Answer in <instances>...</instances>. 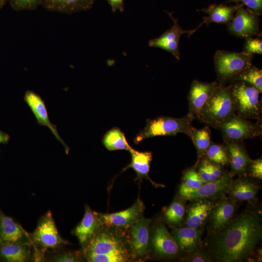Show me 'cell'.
<instances>
[{"label":"cell","mask_w":262,"mask_h":262,"mask_svg":"<svg viewBox=\"0 0 262 262\" xmlns=\"http://www.w3.org/2000/svg\"><path fill=\"white\" fill-rule=\"evenodd\" d=\"M262 236L259 212L246 210L232 219L213 239L212 253L220 262H239L252 254Z\"/></svg>","instance_id":"cell-1"},{"label":"cell","mask_w":262,"mask_h":262,"mask_svg":"<svg viewBox=\"0 0 262 262\" xmlns=\"http://www.w3.org/2000/svg\"><path fill=\"white\" fill-rule=\"evenodd\" d=\"M83 246V254L90 262H125L130 254L118 234L100 229Z\"/></svg>","instance_id":"cell-2"},{"label":"cell","mask_w":262,"mask_h":262,"mask_svg":"<svg viewBox=\"0 0 262 262\" xmlns=\"http://www.w3.org/2000/svg\"><path fill=\"white\" fill-rule=\"evenodd\" d=\"M236 115V108L229 85L219 83L205 104L196 119L214 128Z\"/></svg>","instance_id":"cell-3"},{"label":"cell","mask_w":262,"mask_h":262,"mask_svg":"<svg viewBox=\"0 0 262 262\" xmlns=\"http://www.w3.org/2000/svg\"><path fill=\"white\" fill-rule=\"evenodd\" d=\"M29 236L33 250V260L37 262L44 260L48 250L58 249L68 244L59 234L50 211L40 218L34 230Z\"/></svg>","instance_id":"cell-4"},{"label":"cell","mask_w":262,"mask_h":262,"mask_svg":"<svg viewBox=\"0 0 262 262\" xmlns=\"http://www.w3.org/2000/svg\"><path fill=\"white\" fill-rule=\"evenodd\" d=\"M193 119L187 115L181 118L161 116L154 119H147L145 128L140 131L133 140L139 144L142 140L158 136H174L179 133L185 134L190 138L194 128Z\"/></svg>","instance_id":"cell-5"},{"label":"cell","mask_w":262,"mask_h":262,"mask_svg":"<svg viewBox=\"0 0 262 262\" xmlns=\"http://www.w3.org/2000/svg\"><path fill=\"white\" fill-rule=\"evenodd\" d=\"M237 115L244 118L261 120L262 106L260 92L251 84L242 81H235L229 85Z\"/></svg>","instance_id":"cell-6"},{"label":"cell","mask_w":262,"mask_h":262,"mask_svg":"<svg viewBox=\"0 0 262 262\" xmlns=\"http://www.w3.org/2000/svg\"><path fill=\"white\" fill-rule=\"evenodd\" d=\"M253 54L243 52L218 50L214 56L215 69L218 83L224 84L250 66Z\"/></svg>","instance_id":"cell-7"},{"label":"cell","mask_w":262,"mask_h":262,"mask_svg":"<svg viewBox=\"0 0 262 262\" xmlns=\"http://www.w3.org/2000/svg\"><path fill=\"white\" fill-rule=\"evenodd\" d=\"M224 142H240L261 135L260 121L252 123L247 119L235 115L223 123L219 128Z\"/></svg>","instance_id":"cell-8"},{"label":"cell","mask_w":262,"mask_h":262,"mask_svg":"<svg viewBox=\"0 0 262 262\" xmlns=\"http://www.w3.org/2000/svg\"><path fill=\"white\" fill-rule=\"evenodd\" d=\"M232 180V175L226 173L219 179L204 182L196 189L180 185L179 195L183 199L194 201L220 197L228 193Z\"/></svg>","instance_id":"cell-9"},{"label":"cell","mask_w":262,"mask_h":262,"mask_svg":"<svg viewBox=\"0 0 262 262\" xmlns=\"http://www.w3.org/2000/svg\"><path fill=\"white\" fill-rule=\"evenodd\" d=\"M260 16L240 4L232 19L227 24V30L230 34L238 37H252L259 33Z\"/></svg>","instance_id":"cell-10"},{"label":"cell","mask_w":262,"mask_h":262,"mask_svg":"<svg viewBox=\"0 0 262 262\" xmlns=\"http://www.w3.org/2000/svg\"><path fill=\"white\" fill-rule=\"evenodd\" d=\"M24 100L35 116L37 124L48 128L56 139L64 146L66 153L68 154L69 147L59 135L57 126L50 121L45 103L41 96L33 91L27 90L25 93Z\"/></svg>","instance_id":"cell-11"},{"label":"cell","mask_w":262,"mask_h":262,"mask_svg":"<svg viewBox=\"0 0 262 262\" xmlns=\"http://www.w3.org/2000/svg\"><path fill=\"white\" fill-rule=\"evenodd\" d=\"M173 21L172 27L158 37L151 39L148 45L151 47L163 49L172 54L178 60H180L179 43L181 36L184 33L192 34V30L182 29L178 23V20L172 16V13L167 12Z\"/></svg>","instance_id":"cell-12"},{"label":"cell","mask_w":262,"mask_h":262,"mask_svg":"<svg viewBox=\"0 0 262 262\" xmlns=\"http://www.w3.org/2000/svg\"><path fill=\"white\" fill-rule=\"evenodd\" d=\"M218 84L217 82H205L193 80L188 95L189 112L187 115L193 119L197 118Z\"/></svg>","instance_id":"cell-13"},{"label":"cell","mask_w":262,"mask_h":262,"mask_svg":"<svg viewBox=\"0 0 262 262\" xmlns=\"http://www.w3.org/2000/svg\"><path fill=\"white\" fill-rule=\"evenodd\" d=\"M151 241L155 254L160 258H173L180 250L175 239L163 223L156 226Z\"/></svg>","instance_id":"cell-14"},{"label":"cell","mask_w":262,"mask_h":262,"mask_svg":"<svg viewBox=\"0 0 262 262\" xmlns=\"http://www.w3.org/2000/svg\"><path fill=\"white\" fill-rule=\"evenodd\" d=\"M143 202L138 199L130 208L117 213L103 214L98 213L102 224L107 227H126L142 217L144 210Z\"/></svg>","instance_id":"cell-15"},{"label":"cell","mask_w":262,"mask_h":262,"mask_svg":"<svg viewBox=\"0 0 262 262\" xmlns=\"http://www.w3.org/2000/svg\"><path fill=\"white\" fill-rule=\"evenodd\" d=\"M150 222V219L141 217L130 226V246L135 256L142 257L147 254Z\"/></svg>","instance_id":"cell-16"},{"label":"cell","mask_w":262,"mask_h":262,"mask_svg":"<svg viewBox=\"0 0 262 262\" xmlns=\"http://www.w3.org/2000/svg\"><path fill=\"white\" fill-rule=\"evenodd\" d=\"M235 201L228 198L222 199L213 206L209 214L211 229L217 232L223 229L231 220L236 210Z\"/></svg>","instance_id":"cell-17"},{"label":"cell","mask_w":262,"mask_h":262,"mask_svg":"<svg viewBox=\"0 0 262 262\" xmlns=\"http://www.w3.org/2000/svg\"><path fill=\"white\" fill-rule=\"evenodd\" d=\"M102 226L98 213L92 211L88 206H86L84 216L74 229L73 233L81 245L83 246L96 233L102 229Z\"/></svg>","instance_id":"cell-18"},{"label":"cell","mask_w":262,"mask_h":262,"mask_svg":"<svg viewBox=\"0 0 262 262\" xmlns=\"http://www.w3.org/2000/svg\"><path fill=\"white\" fill-rule=\"evenodd\" d=\"M0 241L31 243L29 233L12 218L5 215L1 210L0 211Z\"/></svg>","instance_id":"cell-19"},{"label":"cell","mask_w":262,"mask_h":262,"mask_svg":"<svg viewBox=\"0 0 262 262\" xmlns=\"http://www.w3.org/2000/svg\"><path fill=\"white\" fill-rule=\"evenodd\" d=\"M30 242L5 243L0 241V260L6 262H26L32 256Z\"/></svg>","instance_id":"cell-20"},{"label":"cell","mask_w":262,"mask_h":262,"mask_svg":"<svg viewBox=\"0 0 262 262\" xmlns=\"http://www.w3.org/2000/svg\"><path fill=\"white\" fill-rule=\"evenodd\" d=\"M240 4L236 3L234 5H227L225 4H213L208 7L200 9L208 16L204 17L203 21L196 29L192 30L193 33L204 24L208 25L211 23H216L227 24L232 19Z\"/></svg>","instance_id":"cell-21"},{"label":"cell","mask_w":262,"mask_h":262,"mask_svg":"<svg viewBox=\"0 0 262 262\" xmlns=\"http://www.w3.org/2000/svg\"><path fill=\"white\" fill-rule=\"evenodd\" d=\"M225 145L229 154L231 174L245 175L251 161L245 148L240 142H225Z\"/></svg>","instance_id":"cell-22"},{"label":"cell","mask_w":262,"mask_h":262,"mask_svg":"<svg viewBox=\"0 0 262 262\" xmlns=\"http://www.w3.org/2000/svg\"><path fill=\"white\" fill-rule=\"evenodd\" d=\"M201 234V231L198 229L188 227L176 228L172 231V235L180 249L188 254L198 250Z\"/></svg>","instance_id":"cell-23"},{"label":"cell","mask_w":262,"mask_h":262,"mask_svg":"<svg viewBox=\"0 0 262 262\" xmlns=\"http://www.w3.org/2000/svg\"><path fill=\"white\" fill-rule=\"evenodd\" d=\"M95 0H42L41 6L47 10L64 14H73L88 10Z\"/></svg>","instance_id":"cell-24"},{"label":"cell","mask_w":262,"mask_h":262,"mask_svg":"<svg viewBox=\"0 0 262 262\" xmlns=\"http://www.w3.org/2000/svg\"><path fill=\"white\" fill-rule=\"evenodd\" d=\"M240 176L238 179L232 180L230 184L228 193L230 199L234 201L253 200L256 197L259 187L245 177Z\"/></svg>","instance_id":"cell-25"},{"label":"cell","mask_w":262,"mask_h":262,"mask_svg":"<svg viewBox=\"0 0 262 262\" xmlns=\"http://www.w3.org/2000/svg\"><path fill=\"white\" fill-rule=\"evenodd\" d=\"M129 151L131 155V162L124 170L131 168L136 173L137 179L146 178L155 186H160V185L154 182L148 176L152 160V153L150 151L140 152L133 148Z\"/></svg>","instance_id":"cell-26"},{"label":"cell","mask_w":262,"mask_h":262,"mask_svg":"<svg viewBox=\"0 0 262 262\" xmlns=\"http://www.w3.org/2000/svg\"><path fill=\"white\" fill-rule=\"evenodd\" d=\"M196 201L188 209L185 223L188 227L198 229L209 215L213 206L206 199Z\"/></svg>","instance_id":"cell-27"},{"label":"cell","mask_w":262,"mask_h":262,"mask_svg":"<svg viewBox=\"0 0 262 262\" xmlns=\"http://www.w3.org/2000/svg\"><path fill=\"white\" fill-rule=\"evenodd\" d=\"M102 142L109 151H129L132 148L128 143L124 133L117 127H114L107 131L103 136Z\"/></svg>","instance_id":"cell-28"},{"label":"cell","mask_w":262,"mask_h":262,"mask_svg":"<svg viewBox=\"0 0 262 262\" xmlns=\"http://www.w3.org/2000/svg\"><path fill=\"white\" fill-rule=\"evenodd\" d=\"M190 138L197 150L198 162L205 156L207 150L212 143L210 130L208 126L201 129H196L194 127Z\"/></svg>","instance_id":"cell-29"},{"label":"cell","mask_w":262,"mask_h":262,"mask_svg":"<svg viewBox=\"0 0 262 262\" xmlns=\"http://www.w3.org/2000/svg\"><path fill=\"white\" fill-rule=\"evenodd\" d=\"M242 81L248 83L262 92V70L251 64L236 75L230 81Z\"/></svg>","instance_id":"cell-30"},{"label":"cell","mask_w":262,"mask_h":262,"mask_svg":"<svg viewBox=\"0 0 262 262\" xmlns=\"http://www.w3.org/2000/svg\"><path fill=\"white\" fill-rule=\"evenodd\" d=\"M205 157L210 162L222 166L229 164V156L225 145L212 143Z\"/></svg>","instance_id":"cell-31"},{"label":"cell","mask_w":262,"mask_h":262,"mask_svg":"<svg viewBox=\"0 0 262 262\" xmlns=\"http://www.w3.org/2000/svg\"><path fill=\"white\" fill-rule=\"evenodd\" d=\"M185 214V207L182 203L174 201L170 205L164 213V218L169 224H175L180 223Z\"/></svg>","instance_id":"cell-32"},{"label":"cell","mask_w":262,"mask_h":262,"mask_svg":"<svg viewBox=\"0 0 262 262\" xmlns=\"http://www.w3.org/2000/svg\"><path fill=\"white\" fill-rule=\"evenodd\" d=\"M196 168V165L189 168L184 172L181 185L188 188L196 189L204 182L198 175Z\"/></svg>","instance_id":"cell-33"},{"label":"cell","mask_w":262,"mask_h":262,"mask_svg":"<svg viewBox=\"0 0 262 262\" xmlns=\"http://www.w3.org/2000/svg\"><path fill=\"white\" fill-rule=\"evenodd\" d=\"M42 0H8L15 11L33 10L41 5Z\"/></svg>","instance_id":"cell-34"},{"label":"cell","mask_w":262,"mask_h":262,"mask_svg":"<svg viewBox=\"0 0 262 262\" xmlns=\"http://www.w3.org/2000/svg\"><path fill=\"white\" fill-rule=\"evenodd\" d=\"M48 260L54 262H76L81 261L82 258L80 252L61 251L54 253Z\"/></svg>","instance_id":"cell-35"},{"label":"cell","mask_w":262,"mask_h":262,"mask_svg":"<svg viewBox=\"0 0 262 262\" xmlns=\"http://www.w3.org/2000/svg\"><path fill=\"white\" fill-rule=\"evenodd\" d=\"M244 52L250 54L262 53V40L260 38L249 37L246 38Z\"/></svg>","instance_id":"cell-36"},{"label":"cell","mask_w":262,"mask_h":262,"mask_svg":"<svg viewBox=\"0 0 262 262\" xmlns=\"http://www.w3.org/2000/svg\"><path fill=\"white\" fill-rule=\"evenodd\" d=\"M236 3L246 6L254 12L261 15L262 13V0H226L224 4Z\"/></svg>","instance_id":"cell-37"},{"label":"cell","mask_w":262,"mask_h":262,"mask_svg":"<svg viewBox=\"0 0 262 262\" xmlns=\"http://www.w3.org/2000/svg\"><path fill=\"white\" fill-rule=\"evenodd\" d=\"M248 170L249 175L251 177L262 180V159L251 161L248 165L246 170Z\"/></svg>","instance_id":"cell-38"},{"label":"cell","mask_w":262,"mask_h":262,"mask_svg":"<svg viewBox=\"0 0 262 262\" xmlns=\"http://www.w3.org/2000/svg\"><path fill=\"white\" fill-rule=\"evenodd\" d=\"M182 262H212L210 257L205 252L198 250L192 253L188 254L186 257L181 259Z\"/></svg>","instance_id":"cell-39"},{"label":"cell","mask_w":262,"mask_h":262,"mask_svg":"<svg viewBox=\"0 0 262 262\" xmlns=\"http://www.w3.org/2000/svg\"><path fill=\"white\" fill-rule=\"evenodd\" d=\"M110 5L112 11L115 13L117 10L123 12L124 10V0H107Z\"/></svg>","instance_id":"cell-40"},{"label":"cell","mask_w":262,"mask_h":262,"mask_svg":"<svg viewBox=\"0 0 262 262\" xmlns=\"http://www.w3.org/2000/svg\"><path fill=\"white\" fill-rule=\"evenodd\" d=\"M10 138V137L8 134L0 130V145L8 143Z\"/></svg>","instance_id":"cell-41"},{"label":"cell","mask_w":262,"mask_h":262,"mask_svg":"<svg viewBox=\"0 0 262 262\" xmlns=\"http://www.w3.org/2000/svg\"><path fill=\"white\" fill-rule=\"evenodd\" d=\"M7 2L8 0H0V10L3 8V7Z\"/></svg>","instance_id":"cell-42"},{"label":"cell","mask_w":262,"mask_h":262,"mask_svg":"<svg viewBox=\"0 0 262 262\" xmlns=\"http://www.w3.org/2000/svg\"><path fill=\"white\" fill-rule=\"evenodd\" d=\"M1 211L0 209V211Z\"/></svg>","instance_id":"cell-43"}]
</instances>
